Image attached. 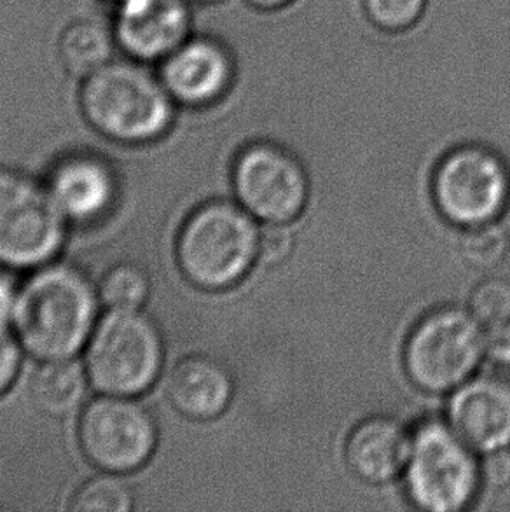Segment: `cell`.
I'll return each instance as SVG.
<instances>
[{
  "label": "cell",
  "instance_id": "26",
  "mask_svg": "<svg viewBox=\"0 0 510 512\" xmlns=\"http://www.w3.org/2000/svg\"><path fill=\"white\" fill-rule=\"evenodd\" d=\"M481 478L486 485L498 488V486L510 483V453L505 450L486 453L483 465H481Z\"/></svg>",
  "mask_w": 510,
  "mask_h": 512
},
{
  "label": "cell",
  "instance_id": "17",
  "mask_svg": "<svg viewBox=\"0 0 510 512\" xmlns=\"http://www.w3.org/2000/svg\"><path fill=\"white\" fill-rule=\"evenodd\" d=\"M119 48L111 21L76 18L56 39V55L63 72L83 81L118 58Z\"/></svg>",
  "mask_w": 510,
  "mask_h": 512
},
{
  "label": "cell",
  "instance_id": "25",
  "mask_svg": "<svg viewBox=\"0 0 510 512\" xmlns=\"http://www.w3.org/2000/svg\"><path fill=\"white\" fill-rule=\"evenodd\" d=\"M21 346L7 329H0V395L13 385L21 367Z\"/></svg>",
  "mask_w": 510,
  "mask_h": 512
},
{
  "label": "cell",
  "instance_id": "19",
  "mask_svg": "<svg viewBox=\"0 0 510 512\" xmlns=\"http://www.w3.org/2000/svg\"><path fill=\"white\" fill-rule=\"evenodd\" d=\"M147 296L149 278L135 264H116L107 271L100 285V298L109 310H137L144 305Z\"/></svg>",
  "mask_w": 510,
  "mask_h": 512
},
{
  "label": "cell",
  "instance_id": "1",
  "mask_svg": "<svg viewBox=\"0 0 510 512\" xmlns=\"http://www.w3.org/2000/svg\"><path fill=\"white\" fill-rule=\"evenodd\" d=\"M98 294L83 271L46 264L16 294V338L37 359H74L97 326Z\"/></svg>",
  "mask_w": 510,
  "mask_h": 512
},
{
  "label": "cell",
  "instance_id": "10",
  "mask_svg": "<svg viewBox=\"0 0 510 512\" xmlns=\"http://www.w3.org/2000/svg\"><path fill=\"white\" fill-rule=\"evenodd\" d=\"M79 444L100 471L128 474L151 460L158 446V425L133 397L104 394L84 408Z\"/></svg>",
  "mask_w": 510,
  "mask_h": 512
},
{
  "label": "cell",
  "instance_id": "6",
  "mask_svg": "<svg viewBox=\"0 0 510 512\" xmlns=\"http://www.w3.org/2000/svg\"><path fill=\"white\" fill-rule=\"evenodd\" d=\"M486 353L481 322L460 308H441L414 327L406 346V369L416 387L432 394L469 380Z\"/></svg>",
  "mask_w": 510,
  "mask_h": 512
},
{
  "label": "cell",
  "instance_id": "27",
  "mask_svg": "<svg viewBox=\"0 0 510 512\" xmlns=\"http://www.w3.org/2000/svg\"><path fill=\"white\" fill-rule=\"evenodd\" d=\"M486 353L500 364H510V326L491 329L490 338H486Z\"/></svg>",
  "mask_w": 510,
  "mask_h": 512
},
{
  "label": "cell",
  "instance_id": "24",
  "mask_svg": "<svg viewBox=\"0 0 510 512\" xmlns=\"http://www.w3.org/2000/svg\"><path fill=\"white\" fill-rule=\"evenodd\" d=\"M294 249V238L283 224H269L259 235V259L269 266L282 264Z\"/></svg>",
  "mask_w": 510,
  "mask_h": 512
},
{
  "label": "cell",
  "instance_id": "18",
  "mask_svg": "<svg viewBox=\"0 0 510 512\" xmlns=\"http://www.w3.org/2000/svg\"><path fill=\"white\" fill-rule=\"evenodd\" d=\"M88 380L74 359L46 360L32 381L35 402L49 415H67L83 402Z\"/></svg>",
  "mask_w": 510,
  "mask_h": 512
},
{
  "label": "cell",
  "instance_id": "16",
  "mask_svg": "<svg viewBox=\"0 0 510 512\" xmlns=\"http://www.w3.org/2000/svg\"><path fill=\"white\" fill-rule=\"evenodd\" d=\"M413 439L402 423L374 416L360 423L346 443V460L352 471L371 485H383L399 476L411 455Z\"/></svg>",
  "mask_w": 510,
  "mask_h": 512
},
{
  "label": "cell",
  "instance_id": "11",
  "mask_svg": "<svg viewBox=\"0 0 510 512\" xmlns=\"http://www.w3.org/2000/svg\"><path fill=\"white\" fill-rule=\"evenodd\" d=\"M156 70L179 107L212 111L235 86V53L219 35L196 28Z\"/></svg>",
  "mask_w": 510,
  "mask_h": 512
},
{
  "label": "cell",
  "instance_id": "4",
  "mask_svg": "<svg viewBox=\"0 0 510 512\" xmlns=\"http://www.w3.org/2000/svg\"><path fill=\"white\" fill-rule=\"evenodd\" d=\"M163 360V338L147 313L109 310L88 341L86 373L102 394L137 397L156 383Z\"/></svg>",
  "mask_w": 510,
  "mask_h": 512
},
{
  "label": "cell",
  "instance_id": "5",
  "mask_svg": "<svg viewBox=\"0 0 510 512\" xmlns=\"http://www.w3.org/2000/svg\"><path fill=\"white\" fill-rule=\"evenodd\" d=\"M65 221L48 187L0 168V264L34 270L51 263L65 242Z\"/></svg>",
  "mask_w": 510,
  "mask_h": 512
},
{
  "label": "cell",
  "instance_id": "9",
  "mask_svg": "<svg viewBox=\"0 0 510 512\" xmlns=\"http://www.w3.org/2000/svg\"><path fill=\"white\" fill-rule=\"evenodd\" d=\"M233 184L242 207L268 224H287L303 212L308 200V177L290 149L261 139L236 156Z\"/></svg>",
  "mask_w": 510,
  "mask_h": 512
},
{
  "label": "cell",
  "instance_id": "2",
  "mask_svg": "<svg viewBox=\"0 0 510 512\" xmlns=\"http://www.w3.org/2000/svg\"><path fill=\"white\" fill-rule=\"evenodd\" d=\"M77 98L86 123L104 139L125 146L165 137L179 109L158 70L126 56L83 79Z\"/></svg>",
  "mask_w": 510,
  "mask_h": 512
},
{
  "label": "cell",
  "instance_id": "22",
  "mask_svg": "<svg viewBox=\"0 0 510 512\" xmlns=\"http://www.w3.org/2000/svg\"><path fill=\"white\" fill-rule=\"evenodd\" d=\"M507 252V238L502 229L491 224L472 228L463 236L462 254L472 266L493 268L504 259Z\"/></svg>",
  "mask_w": 510,
  "mask_h": 512
},
{
  "label": "cell",
  "instance_id": "7",
  "mask_svg": "<svg viewBox=\"0 0 510 512\" xmlns=\"http://www.w3.org/2000/svg\"><path fill=\"white\" fill-rule=\"evenodd\" d=\"M472 448L441 422H427L414 434L407 462V492L430 512H456L469 506L481 483Z\"/></svg>",
  "mask_w": 510,
  "mask_h": 512
},
{
  "label": "cell",
  "instance_id": "15",
  "mask_svg": "<svg viewBox=\"0 0 510 512\" xmlns=\"http://www.w3.org/2000/svg\"><path fill=\"white\" fill-rule=\"evenodd\" d=\"M168 399L189 420H214L233 399V380L219 360L189 355L179 360L168 378Z\"/></svg>",
  "mask_w": 510,
  "mask_h": 512
},
{
  "label": "cell",
  "instance_id": "3",
  "mask_svg": "<svg viewBox=\"0 0 510 512\" xmlns=\"http://www.w3.org/2000/svg\"><path fill=\"white\" fill-rule=\"evenodd\" d=\"M261 231L252 215L229 201L196 208L177 238V263L203 291H226L249 273L259 257Z\"/></svg>",
  "mask_w": 510,
  "mask_h": 512
},
{
  "label": "cell",
  "instance_id": "30",
  "mask_svg": "<svg viewBox=\"0 0 510 512\" xmlns=\"http://www.w3.org/2000/svg\"><path fill=\"white\" fill-rule=\"evenodd\" d=\"M189 2H191L196 9H205V7L217 6V4H221L224 0H189Z\"/></svg>",
  "mask_w": 510,
  "mask_h": 512
},
{
  "label": "cell",
  "instance_id": "12",
  "mask_svg": "<svg viewBox=\"0 0 510 512\" xmlns=\"http://www.w3.org/2000/svg\"><path fill=\"white\" fill-rule=\"evenodd\" d=\"M119 55L158 67L196 32V7L189 0H125L112 7Z\"/></svg>",
  "mask_w": 510,
  "mask_h": 512
},
{
  "label": "cell",
  "instance_id": "20",
  "mask_svg": "<svg viewBox=\"0 0 510 512\" xmlns=\"http://www.w3.org/2000/svg\"><path fill=\"white\" fill-rule=\"evenodd\" d=\"M131 507L130 488L111 472L84 483L72 500V511L77 512H128Z\"/></svg>",
  "mask_w": 510,
  "mask_h": 512
},
{
  "label": "cell",
  "instance_id": "23",
  "mask_svg": "<svg viewBox=\"0 0 510 512\" xmlns=\"http://www.w3.org/2000/svg\"><path fill=\"white\" fill-rule=\"evenodd\" d=\"M371 20L386 30H402L420 20L427 0H364Z\"/></svg>",
  "mask_w": 510,
  "mask_h": 512
},
{
  "label": "cell",
  "instance_id": "13",
  "mask_svg": "<svg viewBox=\"0 0 510 512\" xmlns=\"http://www.w3.org/2000/svg\"><path fill=\"white\" fill-rule=\"evenodd\" d=\"M449 422L456 434L481 453L510 446V381L479 376L456 388L449 402Z\"/></svg>",
  "mask_w": 510,
  "mask_h": 512
},
{
  "label": "cell",
  "instance_id": "8",
  "mask_svg": "<svg viewBox=\"0 0 510 512\" xmlns=\"http://www.w3.org/2000/svg\"><path fill=\"white\" fill-rule=\"evenodd\" d=\"M434 198L441 214L456 226L472 229L491 224L509 203L507 163L486 144H460L435 170Z\"/></svg>",
  "mask_w": 510,
  "mask_h": 512
},
{
  "label": "cell",
  "instance_id": "21",
  "mask_svg": "<svg viewBox=\"0 0 510 512\" xmlns=\"http://www.w3.org/2000/svg\"><path fill=\"white\" fill-rule=\"evenodd\" d=\"M470 313L490 329L510 324V284L502 278H488L470 296Z\"/></svg>",
  "mask_w": 510,
  "mask_h": 512
},
{
  "label": "cell",
  "instance_id": "31",
  "mask_svg": "<svg viewBox=\"0 0 510 512\" xmlns=\"http://www.w3.org/2000/svg\"><path fill=\"white\" fill-rule=\"evenodd\" d=\"M107 4H111L112 7L118 6V4H121V2H125V0H105Z\"/></svg>",
  "mask_w": 510,
  "mask_h": 512
},
{
  "label": "cell",
  "instance_id": "14",
  "mask_svg": "<svg viewBox=\"0 0 510 512\" xmlns=\"http://www.w3.org/2000/svg\"><path fill=\"white\" fill-rule=\"evenodd\" d=\"M48 189L65 219L91 222L102 219L118 196L116 173L95 154L74 153L56 163Z\"/></svg>",
  "mask_w": 510,
  "mask_h": 512
},
{
  "label": "cell",
  "instance_id": "28",
  "mask_svg": "<svg viewBox=\"0 0 510 512\" xmlns=\"http://www.w3.org/2000/svg\"><path fill=\"white\" fill-rule=\"evenodd\" d=\"M16 294L13 284L0 278V329H7L13 326L14 305H16Z\"/></svg>",
  "mask_w": 510,
  "mask_h": 512
},
{
  "label": "cell",
  "instance_id": "29",
  "mask_svg": "<svg viewBox=\"0 0 510 512\" xmlns=\"http://www.w3.org/2000/svg\"><path fill=\"white\" fill-rule=\"evenodd\" d=\"M250 4L262 7V9H273V7H282L289 4L290 0H249Z\"/></svg>",
  "mask_w": 510,
  "mask_h": 512
}]
</instances>
